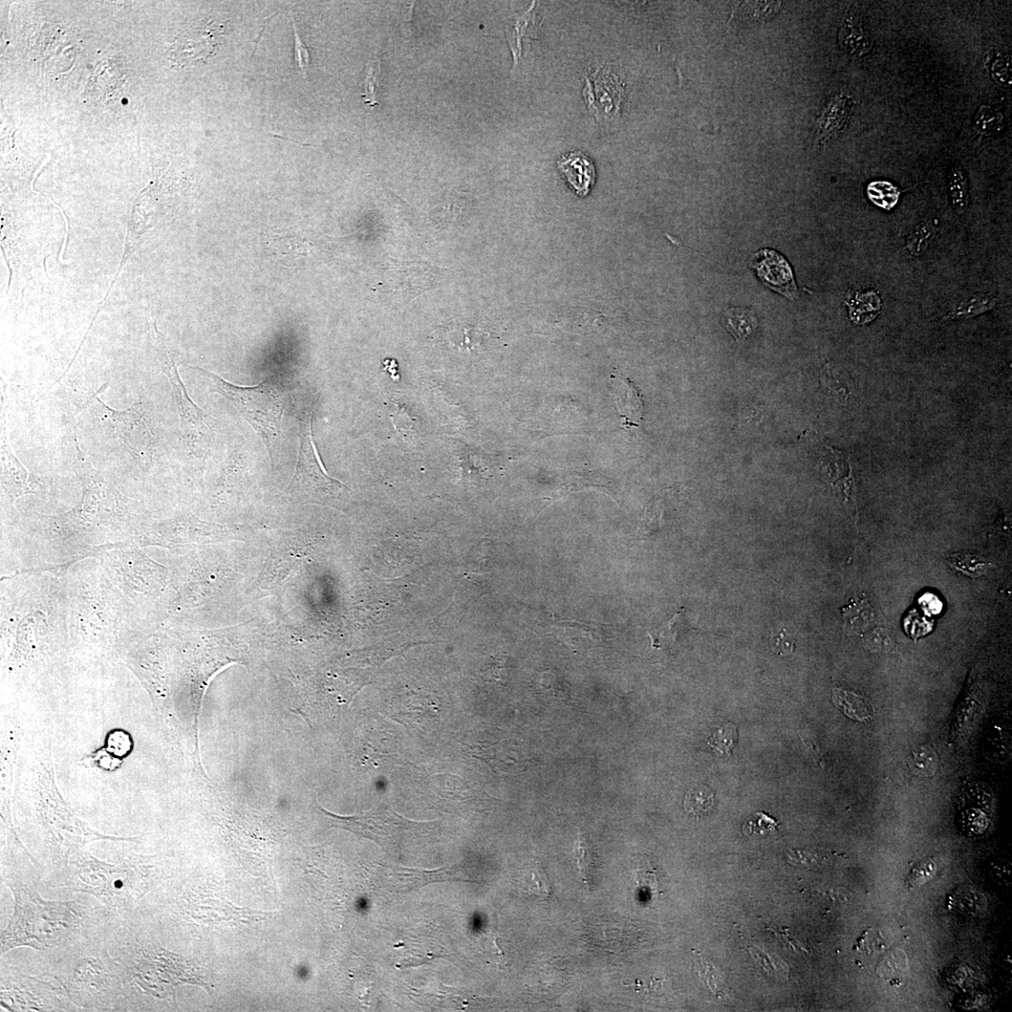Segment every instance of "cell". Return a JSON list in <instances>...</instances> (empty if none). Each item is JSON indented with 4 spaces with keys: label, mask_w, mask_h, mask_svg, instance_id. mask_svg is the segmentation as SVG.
<instances>
[{
    "label": "cell",
    "mask_w": 1012,
    "mask_h": 1012,
    "mask_svg": "<svg viewBox=\"0 0 1012 1012\" xmlns=\"http://www.w3.org/2000/svg\"><path fill=\"white\" fill-rule=\"evenodd\" d=\"M66 580L69 637L75 645L125 655L152 634L155 624L120 593L96 559L72 565Z\"/></svg>",
    "instance_id": "1"
},
{
    "label": "cell",
    "mask_w": 1012,
    "mask_h": 1012,
    "mask_svg": "<svg viewBox=\"0 0 1012 1012\" xmlns=\"http://www.w3.org/2000/svg\"><path fill=\"white\" fill-rule=\"evenodd\" d=\"M14 898L13 913L2 931V956L20 946L46 952L98 932L111 913L89 894L67 901H51L39 893L41 879L2 877Z\"/></svg>",
    "instance_id": "2"
},
{
    "label": "cell",
    "mask_w": 1012,
    "mask_h": 1012,
    "mask_svg": "<svg viewBox=\"0 0 1012 1012\" xmlns=\"http://www.w3.org/2000/svg\"><path fill=\"white\" fill-rule=\"evenodd\" d=\"M15 817L23 844L40 869L42 885L62 890L73 855L97 840L138 841V838L103 835L84 823L57 792H40L17 801Z\"/></svg>",
    "instance_id": "3"
},
{
    "label": "cell",
    "mask_w": 1012,
    "mask_h": 1012,
    "mask_svg": "<svg viewBox=\"0 0 1012 1012\" xmlns=\"http://www.w3.org/2000/svg\"><path fill=\"white\" fill-rule=\"evenodd\" d=\"M106 926L56 949L37 952L34 961L32 972L56 979L81 1010L120 1011L121 1008L124 972L105 942Z\"/></svg>",
    "instance_id": "4"
},
{
    "label": "cell",
    "mask_w": 1012,
    "mask_h": 1012,
    "mask_svg": "<svg viewBox=\"0 0 1012 1012\" xmlns=\"http://www.w3.org/2000/svg\"><path fill=\"white\" fill-rule=\"evenodd\" d=\"M165 878L158 855L120 854L105 863L84 849L72 856L61 892L89 894L112 915L134 911Z\"/></svg>",
    "instance_id": "5"
},
{
    "label": "cell",
    "mask_w": 1012,
    "mask_h": 1012,
    "mask_svg": "<svg viewBox=\"0 0 1012 1012\" xmlns=\"http://www.w3.org/2000/svg\"><path fill=\"white\" fill-rule=\"evenodd\" d=\"M75 472L82 485L76 506L87 528L93 556L102 548L132 541L152 521L144 503L128 498L112 480L92 466L75 441Z\"/></svg>",
    "instance_id": "6"
},
{
    "label": "cell",
    "mask_w": 1012,
    "mask_h": 1012,
    "mask_svg": "<svg viewBox=\"0 0 1012 1012\" xmlns=\"http://www.w3.org/2000/svg\"><path fill=\"white\" fill-rule=\"evenodd\" d=\"M120 593L154 624L165 590V569L131 541L110 545L93 557Z\"/></svg>",
    "instance_id": "7"
},
{
    "label": "cell",
    "mask_w": 1012,
    "mask_h": 1012,
    "mask_svg": "<svg viewBox=\"0 0 1012 1012\" xmlns=\"http://www.w3.org/2000/svg\"><path fill=\"white\" fill-rule=\"evenodd\" d=\"M190 369L201 375L210 392L223 395L238 409L261 436L273 462L275 443L279 435L286 406L285 398L277 387L270 381L255 386L235 385L202 368Z\"/></svg>",
    "instance_id": "8"
},
{
    "label": "cell",
    "mask_w": 1012,
    "mask_h": 1012,
    "mask_svg": "<svg viewBox=\"0 0 1012 1012\" xmlns=\"http://www.w3.org/2000/svg\"><path fill=\"white\" fill-rule=\"evenodd\" d=\"M330 826L349 831L372 840L384 850H399L406 843L414 842L435 832L439 823H418L399 814L389 805L354 815H339L322 807Z\"/></svg>",
    "instance_id": "9"
},
{
    "label": "cell",
    "mask_w": 1012,
    "mask_h": 1012,
    "mask_svg": "<svg viewBox=\"0 0 1012 1012\" xmlns=\"http://www.w3.org/2000/svg\"><path fill=\"white\" fill-rule=\"evenodd\" d=\"M2 1007L8 1011H71L76 1008L53 977L21 972L19 966L3 961Z\"/></svg>",
    "instance_id": "10"
},
{
    "label": "cell",
    "mask_w": 1012,
    "mask_h": 1012,
    "mask_svg": "<svg viewBox=\"0 0 1012 1012\" xmlns=\"http://www.w3.org/2000/svg\"><path fill=\"white\" fill-rule=\"evenodd\" d=\"M155 333V347L161 369L173 386L178 402L183 440L193 456L203 458L207 455L214 439L213 420L190 399L180 376L177 365L168 351L164 337L156 327Z\"/></svg>",
    "instance_id": "11"
},
{
    "label": "cell",
    "mask_w": 1012,
    "mask_h": 1012,
    "mask_svg": "<svg viewBox=\"0 0 1012 1012\" xmlns=\"http://www.w3.org/2000/svg\"><path fill=\"white\" fill-rule=\"evenodd\" d=\"M107 417L114 426L117 437L138 462L141 468L152 464L154 456V434L150 427L142 403H136L125 410H116L107 406L98 397Z\"/></svg>",
    "instance_id": "12"
},
{
    "label": "cell",
    "mask_w": 1012,
    "mask_h": 1012,
    "mask_svg": "<svg viewBox=\"0 0 1012 1012\" xmlns=\"http://www.w3.org/2000/svg\"><path fill=\"white\" fill-rule=\"evenodd\" d=\"M383 270L381 292L396 294L408 301L442 286L449 272L423 261H392Z\"/></svg>",
    "instance_id": "13"
},
{
    "label": "cell",
    "mask_w": 1012,
    "mask_h": 1012,
    "mask_svg": "<svg viewBox=\"0 0 1012 1012\" xmlns=\"http://www.w3.org/2000/svg\"><path fill=\"white\" fill-rule=\"evenodd\" d=\"M299 450L291 490H317L334 481L327 475L319 460L313 441L312 415L305 413L299 424Z\"/></svg>",
    "instance_id": "14"
},
{
    "label": "cell",
    "mask_w": 1012,
    "mask_h": 1012,
    "mask_svg": "<svg viewBox=\"0 0 1012 1012\" xmlns=\"http://www.w3.org/2000/svg\"><path fill=\"white\" fill-rule=\"evenodd\" d=\"M584 93L596 119L609 121L620 114L624 90L620 78L609 69L602 67L586 76Z\"/></svg>",
    "instance_id": "15"
},
{
    "label": "cell",
    "mask_w": 1012,
    "mask_h": 1012,
    "mask_svg": "<svg viewBox=\"0 0 1012 1012\" xmlns=\"http://www.w3.org/2000/svg\"><path fill=\"white\" fill-rule=\"evenodd\" d=\"M224 29L223 25L205 22L186 31L172 47L171 59L181 67L207 60L221 44Z\"/></svg>",
    "instance_id": "16"
},
{
    "label": "cell",
    "mask_w": 1012,
    "mask_h": 1012,
    "mask_svg": "<svg viewBox=\"0 0 1012 1012\" xmlns=\"http://www.w3.org/2000/svg\"><path fill=\"white\" fill-rule=\"evenodd\" d=\"M2 491L5 504L13 506L20 497L35 493L31 484L28 471L13 454L8 442L6 414L3 411L2 420Z\"/></svg>",
    "instance_id": "17"
},
{
    "label": "cell",
    "mask_w": 1012,
    "mask_h": 1012,
    "mask_svg": "<svg viewBox=\"0 0 1012 1012\" xmlns=\"http://www.w3.org/2000/svg\"><path fill=\"white\" fill-rule=\"evenodd\" d=\"M752 267L769 288L788 298L796 296L798 289L792 270L785 258L779 252L770 250L759 251L752 258Z\"/></svg>",
    "instance_id": "18"
},
{
    "label": "cell",
    "mask_w": 1012,
    "mask_h": 1012,
    "mask_svg": "<svg viewBox=\"0 0 1012 1012\" xmlns=\"http://www.w3.org/2000/svg\"><path fill=\"white\" fill-rule=\"evenodd\" d=\"M855 107L853 99L844 93L834 97L826 106L816 122V136L821 143H828L842 133Z\"/></svg>",
    "instance_id": "19"
},
{
    "label": "cell",
    "mask_w": 1012,
    "mask_h": 1012,
    "mask_svg": "<svg viewBox=\"0 0 1012 1012\" xmlns=\"http://www.w3.org/2000/svg\"><path fill=\"white\" fill-rule=\"evenodd\" d=\"M400 883H403L404 892L413 891L436 882H470L465 865H454L436 870H422L416 868L400 867L392 874Z\"/></svg>",
    "instance_id": "20"
},
{
    "label": "cell",
    "mask_w": 1012,
    "mask_h": 1012,
    "mask_svg": "<svg viewBox=\"0 0 1012 1012\" xmlns=\"http://www.w3.org/2000/svg\"><path fill=\"white\" fill-rule=\"evenodd\" d=\"M989 804L985 790L971 789L964 793L959 807L960 823L969 835L983 833L989 825Z\"/></svg>",
    "instance_id": "21"
},
{
    "label": "cell",
    "mask_w": 1012,
    "mask_h": 1012,
    "mask_svg": "<svg viewBox=\"0 0 1012 1012\" xmlns=\"http://www.w3.org/2000/svg\"><path fill=\"white\" fill-rule=\"evenodd\" d=\"M558 168L580 198L589 195L595 181L593 162L581 153H573L558 161Z\"/></svg>",
    "instance_id": "22"
},
{
    "label": "cell",
    "mask_w": 1012,
    "mask_h": 1012,
    "mask_svg": "<svg viewBox=\"0 0 1012 1012\" xmlns=\"http://www.w3.org/2000/svg\"><path fill=\"white\" fill-rule=\"evenodd\" d=\"M846 304L850 320L856 325L864 326L874 321L881 312L882 300L874 290L849 291Z\"/></svg>",
    "instance_id": "23"
},
{
    "label": "cell",
    "mask_w": 1012,
    "mask_h": 1012,
    "mask_svg": "<svg viewBox=\"0 0 1012 1012\" xmlns=\"http://www.w3.org/2000/svg\"><path fill=\"white\" fill-rule=\"evenodd\" d=\"M722 322L725 329L739 344H743L759 327L756 312L746 308L727 310L724 313Z\"/></svg>",
    "instance_id": "24"
},
{
    "label": "cell",
    "mask_w": 1012,
    "mask_h": 1012,
    "mask_svg": "<svg viewBox=\"0 0 1012 1012\" xmlns=\"http://www.w3.org/2000/svg\"><path fill=\"white\" fill-rule=\"evenodd\" d=\"M840 41L850 55L863 56L867 54L873 42L867 35L863 24L852 15H849L840 31Z\"/></svg>",
    "instance_id": "25"
},
{
    "label": "cell",
    "mask_w": 1012,
    "mask_h": 1012,
    "mask_svg": "<svg viewBox=\"0 0 1012 1012\" xmlns=\"http://www.w3.org/2000/svg\"><path fill=\"white\" fill-rule=\"evenodd\" d=\"M445 337L452 348L459 352H471L480 347L483 333L478 326L461 322L448 326Z\"/></svg>",
    "instance_id": "26"
},
{
    "label": "cell",
    "mask_w": 1012,
    "mask_h": 1012,
    "mask_svg": "<svg viewBox=\"0 0 1012 1012\" xmlns=\"http://www.w3.org/2000/svg\"><path fill=\"white\" fill-rule=\"evenodd\" d=\"M986 900L972 887L959 888L951 897V908L964 917H978L985 911Z\"/></svg>",
    "instance_id": "27"
},
{
    "label": "cell",
    "mask_w": 1012,
    "mask_h": 1012,
    "mask_svg": "<svg viewBox=\"0 0 1012 1012\" xmlns=\"http://www.w3.org/2000/svg\"><path fill=\"white\" fill-rule=\"evenodd\" d=\"M998 305V299L990 295L978 294L969 297L958 304L951 312L947 313L945 320L968 319L993 310Z\"/></svg>",
    "instance_id": "28"
},
{
    "label": "cell",
    "mask_w": 1012,
    "mask_h": 1012,
    "mask_svg": "<svg viewBox=\"0 0 1012 1012\" xmlns=\"http://www.w3.org/2000/svg\"><path fill=\"white\" fill-rule=\"evenodd\" d=\"M946 562L956 572L972 578H978L993 568V565L988 563L983 557L974 553L950 554L946 558Z\"/></svg>",
    "instance_id": "29"
},
{
    "label": "cell",
    "mask_w": 1012,
    "mask_h": 1012,
    "mask_svg": "<svg viewBox=\"0 0 1012 1012\" xmlns=\"http://www.w3.org/2000/svg\"><path fill=\"white\" fill-rule=\"evenodd\" d=\"M684 810L695 818H704L715 806V792L706 786H697L686 794Z\"/></svg>",
    "instance_id": "30"
},
{
    "label": "cell",
    "mask_w": 1012,
    "mask_h": 1012,
    "mask_svg": "<svg viewBox=\"0 0 1012 1012\" xmlns=\"http://www.w3.org/2000/svg\"><path fill=\"white\" fill-rule=\"evenodd\" d=\"M949 193L955 212L963 215L969 204L968 180L963 166L955 163L950 171Z\"/></svg>",
    "instance_id": "31"
},
{
    "label": "cell",
    "mask_w": 1012,
    "mask_h": 1012,
    "mask_svg": "<svg viewBox=\"0 0 1012 1012\" xmlns=\"http://www.w3.org/2000/svg\"><path fill=\"white\" fill-rule=\"evenodd\" d=\"M1005 118L1002 112L992 105H982L974 118L976 131L983 136H992L1003 130Z\"/></svg>",
    "instance_id": "32"
},
{
    "label": "cell",
    "mask_w": 1012,
    "mask_h": 1012,
    "mask_svg": "<svg viewBox=\"0 0 1012 1012\" xmlns=\"http://www.w3.org/2000/svg\"><path fill=\"white\" fill-rule=\"evenodd\" d=\"M911 770L919 778H930L936 773L938 764L937 752L930 746H920L912 751L909 760Z\"/></svg>",
    "instance_id": "33"
},
{
    "label": "cell",
    "mask_w": 1012,
    "mask_h": 1012,
    "mask_svg": "<svg viewBox=\"0 0 1012 1012\" xmlns=\"http://www.w3.org/2000/svg\"><path fill=\"white\" fill-rule=\"evenodd\" d=\"M901 190L887 181H875L867 188V196L876 206L892 210L898 203Z\"/></svg>",
    "instance_id": "34"
},
{
    "label": "cell",
    "mask_w": 1012,
    "mask_h": 1012,
    "mask_svg": "<svg viewBox=\"0 0 1012 1012\" xmlns=\"http://www.w3.org/2000/svg\"><path fill=\"white\" fill-rule=\"evenodd\" d=\"M782 3L752 2L743 3L737 9V13L744 21L749 22H761L777 15L782 8Z\"/></svg>",
    "instance_id": "35"
},
{
    "label": "cell",
    "mask_w": 1012,
    "mask_h": 1012,
    "mask_svg": "<svg viewBox=\"0 0 1012 1012\" xmlns=\"http://www.w3.org/2000/svg\"><path fill=\"white\" fill-rule=\"evenodd\" d=\"M835 701L839 705H843L844 712L854 719L865 721L872 715L868 702L855 694L837 691H835Z\"/></svg>",
    "instance_id": "36"
},
{
    "label": "cell",
    "mask_w": 1012,
    "mask_h": 1012,
    "mask_svg": "<svg viewBox=\"0 0 1012 1012\" xmlns=\"http://www.w3.org/2000/svg\"><path fill=\"white\" fill-rule=\"evenodd\" d=\"M779 826L780 824L775 818L760 812L748 818L743 831L747 836H766L777 832Z\"/></svg>",
    "instance_id": "37"
},
{
    "label": "cell",
    "mask_w": 1012,
    "mask_h": 1012,
    "mask_svg": "<svg viewBox=\"0 0 1012 1012\" xmlns=\"http://www.w3.org/2000/svg\"><path fill=\"white\" fill-rule=\"evenodd\" d=\"M936 232V225L932 223L919 225L908 240V249L911 253L916 256L921 255L933 241Z\"/></svg>",
    "instance_id": "38"
},
{
    "label": "cell",
    "mask_w": 1012,
    "mask_h": 1012,
    "mask_svg": "<svg viewBox=\"0 0 1012 1012\" xmlns=\"http://www.w3.org/2000/svg\"><path fill=\"white\" fill-rule=\"evenodd\" d=\"M735 727L727 725L716 732L708 741V745L712 746L720 756L729 755L731 749L735 747Z\"/></svg>",
    "instance_id": "39"
},
{
    "label": "cell",
    "mask_w": 1012,
    "mask_h": 1012,
    "mask_svg": "<svg viewBox=\"0 0 1012 1012\" xmlns=\"http://www.w3.org/2000/svg\"><path fill=\"white\" fill-rule=\"evenodd\" d=\"M380 71V60L377 57L371 58L367 64V75H365V93L363 96L365 97V103L372 107L377 104L376 84Z\"/></svg>",
    "instance_id": "40"
},
{
    "label": "cell",
    "mask_w": 1012,
    "mask_h": 1012,
    "mask_svg": "<svg viewBox=\"0 0 1012 1012\" xmlns=\"http://www.w3.org/2000/svg\"><path fill=\"white\" fill-rule=\"evenodd\" d=\"M628 384L629 392L628 399L626 400L628 405L621 406L620 410L621 412H623L622 418L629 420L630 424H634V421H638L641 418V402L632 383H629V381Z\"/></svg>",
    "instance_id": "41"
},
{
    "label": "cell",
    "mask_w": 1012,
    "mask_h": 1012,
    "mask_svg": "<svg viewBox=\"0 0 1012 1012\" xmlns=\"http://www.w3.org/2000/svg\"><path fill=\"white\" fill-rule=\"evenodd\" d=\"M990 74L1000 84L1011 85V60L1008 56H998L992 62Z\"/></svg>",
    "instance_id": "42"
},
{
    "label": "cell",
    "mask_w": 1012,
    "mask_h": 1012,
    "mask_svg": "<svg viewBox=\"0 0 1012 1012\" xmlns=\"http://www.w3.org/2000/svg\"><path fill=\"white\" fill-rule=\"evenodd\" d=\"M294 31H295V61H296L297 66L299 67L301 72L304 73V77H306L307 72H308L309 67H310V63H311L310 53H309V50H308L306 45L304 44L303 40L300 39V37L298 35V32L296 31V26L295 24V21H294Z\"/></svg>",
    "instance_id": "43"
},
{
    "label": "cell",
    "mask_w": 1012,
    "mask_h": 1012,
    "mask_svg": "<svg viewBox=\"0 0 1012 1012\" xmlns=\"http://www.w3.org/2000/svg\"><path fill=\"white\" fill-rule=\"evenodd\" d=\"M770 645L773 652L780 656H786L794 649V642L788 639L786 629H783L779 635H773L770 639Z\"/></svg>",
    "instance_id": "44"
},
{
    "label": "cell",
    "mask_w": 1012,
    "mask_h": 1012,
    "mask_svg": "<svg viewBox=\"0 0 1012 1012\" xmlns=\"http://www.w3.org/2000/svg\"><path fill=\"white\" fill-rule=\"evenodd\" d=\"M574 852L577 860V867L579 868V871L583 873L585 879H587V873L589 872V867L592 864V860L587 858V847L586 845H584V842L581 841L580 839L575 845Z\"/></svg>",
    "instance_id": "45"
}]
</instances>
